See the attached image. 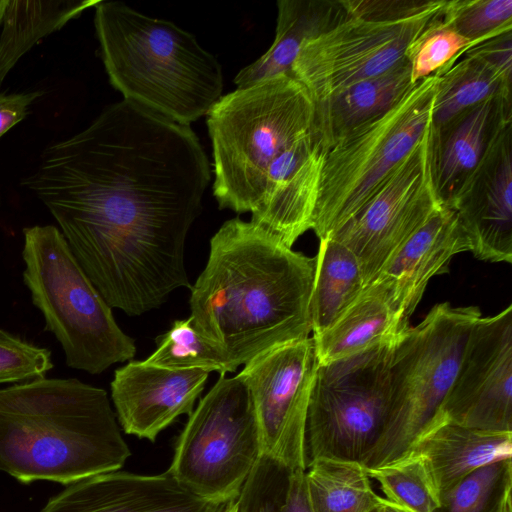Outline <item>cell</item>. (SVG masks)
Returning a JSON list of instances; mask_svg holds the SVG:
<instances>
[{
  "instance_id": "1",
  "label": "cell",
  "mask_w": 512,
  "mask_h": 512,
  "mask_svg": "<svg viewBox=\"0 0 512 512\" xmlns=\"http://www.w3.org/2000/svg\"><path fill=\"white\" fill-rule=\"evenodd\" d=\"M211 181L190 126L127 100L50 144L21 186L60 227L107 303L128 310L188 287V231Z\"/></svg>"
},
{
  "instance_id": "2",
  "label": "cell",
  "mask_w": 512,
  "mask_h": 512,
  "mask_svg": "<svg viewBox=\"0 0 512 512\" xmlns=\"http://www.w3.org/2000/svg\"><path fill=\"white\" fill-rule=\"evenodd\" d=\"M314 274L315 258L251 221L230 219L211 238L190 289L192 325L234 372L267 350L310 337Z\"/></svg>"
},
{
  "instance_id": "3",
  "label": "cell",
  "mask_w": 512,
  "mask_h": 512,
  "mask_svg": "<svg viewBox=\"0 0 512 512\" xmlns=\"http://www.w3.org/2000/svg\"><path fill=\"white\" fill-rule=\"evenodd\" d=\"M130 455L104 389L46 377L0 388V471L19 482L67 486Z\"/></svg>"
},
{
  "instance_id": "4",
  "label": "cell",
  "mask_w": 512,
  "mask_h": 512,
  "mask_svg": "<svg viewBox=\"0 0 512 512\" xmlns=\"http://www.w3.org/2000/svg\"><path fill=\"white\" fill-rule=\"evenodd\" d=\"M94 8L101 58L124 100L190 126L222 97L221 65L192 34L122 2Z\"/></svg>"
},
{
  "instance_id": "5",
  "label": "cell",
  "mask_w": 512,
  "mask_h": 512,
  "mask_svg": "<svg viewBox=\"0 0 512 512\" xmlns=\"http://www.w3.org/2000/svg\"><path fill=\"white\" fill-rule=\"evenodd\" d=\"M206 116L218 206L252 214L268 172L312 131L314 101L292 75L280 74L222 95Z\"/></svg>"
},
{
  "instance_id": "6",
  "label": "cell",
  "mask_w": 512,
  "mask_h": 512,
  "mask_svg": "<svg viewBox=\"0 0 512 512\" xmlns=\"http://www.w3.org/2000/svg\"><path fill=\"white\" fill-rule=\"evenodd\" d=\"M23 281L42 313L44 330L61 344L66 365L99 374L136 353L88 278L59 228L35 225L23 229Z\"/></svg>"
},
{
  "instance_id": "7",
  "label": "cell",
  "mask_w": 512,
  "mask_h": 512,
  "mask_svg": "<svg viewBox=\"0 0 512 512\" xmlns=\"http://www.w3.org/2000/svg\"><path fill=\"white\" fill-rule=\"evenodd\" d=\"M480 317L476 307L440 303L416 327L395 339L387 416L379 439L361 462L364 468L398 457L437 418L470 331Z\"/></svg>"
},
{
  "instance_id": "8",
  "label": "cell",
  "mask_w": 512,
  "mask_h": 512,
  "mask_svg": "<svg viewBox=\"0 0 512 512\" xmlns=\"http://www.w3.org/2000/svg\"><path fill=\"white\" fill-rule=\"evenodd\" d=\"M438 83V73L422 79L326 149L311 226L319 240L358 213L418 143L432 120Z\"/></svg>"
},
{
  "instance_id": "9",
  "label": "cell",
  "mask_w": 512,
  "mask_h": 512,
  "mask_svg": "<svg viewBox=\"0 0 512 512\" xmlns=\"http://www.w3.org/2000/svg\"><path fill=\"white\" fill-rule=\"evenodd\" d=\"M250 393L236 375H221L178 436L167 472L192 494L234 501L262 456Z\"/></svg>"
},
{
  "instance_id": "10",
  "label": "cell",
  "mask_w": 512,
  "mask_h": 512,
  "mask_svg": "<svg viewBox=\"0 0 512 512\" xmlns=\"http://www.w3.org/2000/svg\"><path fill=\"white\" fill-rule=\"evenodd\" d=\"M396 338L318 364L306 420L307 465L321 458L361 464L373 448L387 416Z\"/></svg>"
},
{
  "instance_id": "11",
  "label": "cell",
  "mask_w": 512,
  "mask_h": 512,
  "mask_svg": "<svg viewBox=\"0 0 512 512\" xmlns=\"http://www.w3.org/2000/svg\"><path fill=\"white\" fill-rule=\"evenodd\" d=\"M432 120L421 139L369 201L328 237L357 258L366 286L396 250L440 207Z\"/></svg>"
},
{
  "instance_id": "12",
  "label": "cell",
  "mask_w": 512,
  "mask_h": 512,
  "mask_svg": "<svg viewBox=\"0 0 512 512\" xmlns=\"http://www.w3.org/2000/svg\"><path fill=\"white\" fill-rule=\"evenodd\" d=\"M442 7L399 21L348 17L302 45L291 75L316 102L385 74L407 59L409 45Z\"/></svg>"
},
{
  "instance_id": "13",
  "label": "cell",
  "mask_w": 512,
  "mask_h": 512,
  "mask_svg": "<svg viewBox=\"0 0 512 512\" xmlns=\"http://www.w3.org/2000/svg\"><path fill=\"white\" fill-rule=\"evenodd\" d=\"M313 337L267 350L237 375L255 410L262 453L287 470H306V420L318 367Z\"/></svg>"
},
{
  "instance_id": "14",
  "label": "cell",
  "mask_w": 512,
  "mask_h": 512,
  "mask_svg": "<svg viewBox=\"0 0 512 512\" xmlns=\"http://www.w3.org/2000/svg\"><path fill=\"white\" fill-rule=\"evenodd\" d=\"M441 420L477 430L512 432L511 305L475 322L452 387L432 423Z\"/></svg>"
},
{
  "instance_id": "15",
  "label": "cell",
  "mask_w": 512,
  "mask_h": 512,
  "mask_svg": "<svg viewBox=\"0 0 512 512\" xmlns=\"http://www.w3.org/2000/svg\"><path fill=\"white\" fill-rule=\"evenodd\" d=\"M449 207L476 258L512 262L511 120L496 133L471 180Z\"/></svg>"
},
{
  "instance_id": "16",
  "label": "cell",
  "mask_w": 512,
  "mask_h": 512,
  "mask_svg": "<svg viewBox=\"0 0 512 512\" xmlns=\"http://www.w3.org/2000/svg\"><path fill=\"white\" fill-rule=\"evenodd\" d=\"M203 369L169 370L129 361L115 370L111 398L126 434L154 442L179 416L190 415L209 376Z\"/></svg>"
},
{
  "instance_id": "17",
  "label": "cell",
  "mask_w": 512,
  "mask_h": 512,
  "mask_svg": "<svg viewBox=\"0 0 512 512\" xmlns=\"http://www.w3.org/2000/svg\"><path fill=\"white\" fill-rule=\"evenodd\" d=\"M231 502L202 499L167 471L142 475L120 469L67 485L41 512H225Z\"/></svg>"
},
{
  "instance_id": "18",
  "label": "cell",
  "mask_w": 512,
  "mask_h": 512,
  "mask_svg": "<svg viewBox=\"0 0 512 512\" xmlns=\"http://www.w3.org/2000/svg\"><path fill=\"white\" fill-rule=\"evenodd\" d=\"M464 251H470L466 233L456 212L443 205L396 250L372 282L385 288L394 308L409 321L429 280L447 272L451 258Z\"/></svg>"
},
{
  "instance_id": "19",
  "label": "cell",
  "mask_w": 512,
  "mask_h": 512,
  "mask_svg": "<svg viewBox=\"0 0 512 512\" xmlns=\"http://www.w3.org/2000/svg\"><path fill=\"white\" fill-rule=\"evenodd\" d=\"M404 452L422 462L442 502L474 470L512 459V432L477 430L441 420L426 427Z\"/></svg>"
},
{
  "instance_id": "20",
  "label": "cell",
  "mask_w": 512,
  "mask_h": 512,
  "mask_svg": "<svg viewBox=\"0 0 512 512\" xmlns=\"http://www.w3.org/2000/svg\"><path fill=\"white\" fill-rule=\"evenodd\" d=\"M511 119V97H500L473 107L435 131V185L445 206L465 189L494 136Z\"/></svg>"
},
{
  "instance_id": "21",
  "label": "cell",
  "mask_w": 512,
  "mask_h": 512,
  "mask_svg": "<svg viewBox=\"0 0 512 512\" xmlns=\"http://www.w3.org/2000/svg\"><path fill=\"white\" fill-rule=\"evenodd\" d=\"M275 38L270 48L234 77L244 88L280 74L291 75L302 45L343 22L349 16L341 1L278 0Z\"/></svg>"
},
{
  "instance_id": "22",
  "label": "cell",
  "mask_w": 512,
  "mask_h": 512,
  "mask_svg": "<svg viewBox=\"0 0 512 512\" xmlns=\"http://www.w3.org/2000/svg\"><path fill=\"white\" fill-rule=\"evenodd\" d=\"M385 288L372 282L325 331L312 336L318 363H328L396 338L409 328Z\"/></svg>"
},
{
  "instance_id": "23",
  "label": "cell",
  "mask_w": 512,
  "mask_h": 512,
  "mask_svg": "<svg viewBox=\"0 0 512 512\" xmlns=\"http://www.w3.org/2000/svg\"><path fill=\"white\" fill-rule=\"evenodd\" d=\"M414 85L406 59L385 74L314 102L313 128L324 150L347 131L392 108Z\"/></svg>"
},
{
  "instance_id": "24",
  "label": "cell",
  "mask_w": 512,
  "mask_h": 512,
  "mask_svg": "<svg viewBox=\"0 0 512 512\" xmlns=\"http://www.w3.org/2000/svg\"><path fill=\"white\" fill-rule=\"evenodd\" d=\"M98 3L99 0H8L0 36V83L42 38Z\"/></svg>"
},
{
  "instance_id": "25",
  "label": "cell",
  "mask_w": 512,
  "mask_h": 512,
  "mask_svg": "<svg viewBox=\"0 0 512 512\" xmlns=\"http://www.w3.org/2000/svg\"><path fill=\"white\" fill-rule=\"evenodd\" d=\"M366 287L360 264L344 245L327 237L320 240L310 311L313 336L329 328Z\"/></svg>"
},
{
  "instance_id": "26",
  "label": "cell",
  "mask_w": 512,
  "mask_h": 512,
  "mask_svg": "<svg viewBox=\"0 0 512 512\" xmlns=\"http://www.w3.org/2000/svg\"><path fill=\"white\" fill-rule=\"evenodd\" d=\"M462 59L440 70L432 111V124L441 131L473 107L500 97H511V81L478 57Z\"/></svg>"
},
{
  "instance_id": "27",
  "label": "cell",
  "mask_w": 512,
  "mask_h": 512,
  "mask_svg": "<svg viewBox=\"0 0 512 512\" xmlns=\"http://www.w3.org/2000/svg\"><path fill=\"white\" fill-rule=\"evenodd\" d=\"M359 462L315 459L308 463L305 482L312 512H374L381 496Z\"/></svg>"
},
{
  "instance_id": "28",
  "label": "cell",
  "mask_w": 512,
  "mask_h": 512,
  "mask_svg": "<svg viewBox=\"0 0 512 512\" xmlns=\"http://www.w3.org/2000/svg\"><path fill=\"white\" fill-rule=\"evenodd\" d=\"M156 344V350L144 360L147 364L169 370L217 371L221 375L231 372L224 354L195 329L190 317L174 321L156 338Z\"/></svg>"
},
{
  "instance_id": "29",
  "label": "cell",
  "mask_w": 512,
  "mask_h": 512,
  "mask_svg": "<svg viewBox=\"0 0 512 512\" xmlns=\"http://www.w3.org/2000/svg\"><path fill=\"white\" fill-rule=\"evenodd\" d=\"M378 482L384 498L414 512H438L441 499L422 462L403 452L395 459L376 467L365 468Z\"/></svg>"
},
{
  "instance_id": "30",
  "label": "cell",
  "mask_w": 512,
  "mask_h": 512,
  "mask_svg": "<svg viewBox=\"0 0 512 512\" xmlns=\"http://www.w3.org/2000/svg\"><path fill=\"white\" fill-rule=\"evenodd\" d=\"M439 16L474 46L512 30V0L445 1Z\"/></svg>"
},
{
  "instance_id": "31",
  "label": "cell",
  "mask_w": 512,
  "mask_h": 512,
  "mask_svg": "<svg viewBox=\"0 0 512 512\" xmlns=\"http://www.w3.org/2000/svg\"><path fill=\"white\" fill-rule=\"evenodd\" d=\"M439 11L407 49L412 84L444 69L473 46L441 20Z\"/></svg>"
},
{
  "instance_id": "32",
  "label": "cell",
  "mask_w": 512,
  "mask_h": 512,
  "mask_svg": "<svg viewBox=\"0 0 512 512\" xmlns=\"http://www.w3.org/2000/svg\"><path fill=\"white\" fill-rule=\"evenodd\" d=\"M512 459L484 465L458 482L443 498V512H490L507 483Z\"/></svg>"
},
{
  "instance_id": "33",
  "label": "cell",
  "mask_w": 512,
  "mask_h": 512,
  "mask_svg": "<svg viewBox=\"0 0 512 512\" xmlns=\"http://www.w3.org/2000/svg\"><path fill=\"white\" fill-rule=\"evenodd\" d=\"M52 368L49 349L0 329V384L42 379Z\"/></svg>"
},
{
  "instance_id": "34",
  "label": "cell",
  "mask_w": 512,
  "mask_h": 512,
  "mask_svg": "<svg viewBox=\"0 0 512 512\" xmlns=\"http://www.w3.org/2000/svg\"><path fill=\"white\" fill-rule=\"evenodd\" d=\"M289 470L263 455L235 499L236 512H279Z\"/></svg>"
},
{
  "instance_id": "35",
  "label": "cell",
  "mask_w": 512,
  "mask_h": 512,
  "mask_svg": "<svg viewBox=\"0 0 512 512\" xmlns=\"http://www.w3.org/2000/svg\"><path fill=\"white\" fill-rule=\"evenodd\" d=\"M445 0H342L349 17L389 22L409 19L443 6Z\"/></svg>"
},
{
  "instance_id": "36",
  "label": "cell",
  "mask_w": 512,
  "mask_h": 512,
  "mask_svg": "<svg viewBox=\"0 0 512 512\" xmlns=\"http://www.w3.org/2000/svg\"><path fill=\"white\" fill-rule=\"evenodd\" d=\"M480 58L504 78L512 76V30L484 40L463 52Z\"/></svg>"
},
{
  "instance_id": "37",
  "label": "cell",
  "mask_w": 512,
  "mask_h": 512,
  "mask_svg": "<svg viewBox=\"0 0 512 512\" xmlns=\"http://www.w3.org/2000/svg\"><path fill=\"white\" fill-rule=\"evenodd\" d=\"M42 94V91L0 93V138L26 118L31 105Z\"/></svg>"
},
{
  "instance_id": "38",
  "label": "cell",
  "mask_w": 512,
  "mask_h": 512,
  "mask_svg": "<svg viewBox=\"0 0 512 512\" xmlns=\"http://www.w3.org/2000/svg\"><path fill=\"white\" fill-rule=\"evenodd\" d=\"M279 512H312L307 496L305 470L289 471L287 488Z\"/></svg>"
},
{
  "instance_id": "39",
  "label": "cell",
  "mask_w": 512,
  "mask_h": 512,
  "mask_svg": "<svg viewBox=\"0 0 512 512\" xmlns=\"http://www.w3.org/2000/svg\"><path fill=\"white\" fill-rule=\"evenodd\" d=\"M511 490L512 481L506 484L490 512H512Z\"/></svg>"
},
{
  "instance_id": "40",
  "label": "cell",
  "mask_w": 512,
  "mask_h": 512,
  "mask_svg": "<svg viewBox=\"0 0 512 512\" xmlns=\"http://www.w3.org/2000/svg\"><path fill=\"white\" fill-rule=\"evenodd\" d=\"M376 512H414L411 509L380 497Z\"/></svg>"
},
{
  "instance_id": "41",
  "label": "cell",
  "mask_w": 512,
  "mask_h": 512,
  "mask_svg": "<svg viewBox=\"0 0 512 512\" xmlns=\"http://www.w3.org/2000/svg\"><path fill=\"white\" fill-rule=\"evenodd\" d=\"M7 5H8V0H0V25L2 24Z\"/></svg>"
},
{
  "instance_id": "42",
  "label": "cell",
  "mask_w": 512,
  "mask_h": 512,
  "mask_svg": "<svg viewBox=\"0 0 512 512\" xmlns=\"http://www.w3.org/2000/svg\"><path fill=\"white\" fill-rule=\"evenodd\" d=\"M234 502H235V500L229 504V506L227 507L225 512H236V508H235V503Z\"/></svg>"
},
{
  "instance_id": "43",
  "label": "cell",
  "mask_w": 512,
  "mask_h": 512,
  "mask_svg": "<svg viewBox=\"0 0 512 512\" xmlns=\"http://www.w3.org/2000/svg\"><path fill=\"white\" fill-rule=\"evenodd\" d=\"M374 512H376V510Z\"/></svg>"
}]
</instances>
